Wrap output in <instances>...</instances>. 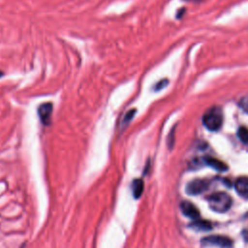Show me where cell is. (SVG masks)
I'll use <instances>...</instances> for the list:
<instances>
[{
  "label": "cell",
  "mask_w": 248,
  "mask_h": 248,
  "mask_svg": "<svg viewBox=\"0 0 248 248\" xmlns=\"http://www.w3.org/2000/svg\"><path fill=\"white\" fill-rule=\"evenodd\" d=\"M208 201V205L209 207L219 213H223L228 211L232 203V200L231 196L225 192H218V193H213L210 195L207 199Z\"/></svg>",
  "instance_id": "6da1fadb"
},
{
  "label": "cell",
  "mask_w": 248,
  "mask_h": 248,
  "mask_svg": "<svg viewBox=\"0 0 248 248\" xmlns=\"http://www.w3.org/2000/svg\"><path fill=\"white\" fill-rule=\"evenodd\" d=\"M223 111L219 107H212L202 116V123L209 131H217L223 124Z\"/></svg>",
  "instance_id": "7a4b0ae2"
},
{
  "label": "cell",
  "mask_w": 248,
  "mask_h": 248,
  "mask_svg": "<svg viewBox=\"0 0 248 248\" xmlns=\"http://www.w3.org/2000/svg\"><path fill=\"white\" fill-rule=\"evenodd\" d=\"M209 187V183L205 179H194L190 181L186 186V192L189 195H199L206 191Z\"/></svg>",
  "instance_id": "3957f363"
},
{
  "label": "cell",
  "mask_w": 248,
  "mask_h": 248,
  "mask_svg": "<svg viewBox=\"0 0 248 248\" xmlns=\"http://www.w3.org/2000/svg\"><path fill=\"white\" fill-rule=\"evenodd\" d=\"M52 109L53 106L52 103L46 102L44 104H41L38 108V116L42 122V124L47 126L51 122V116H52Z\"/></svg>",
  "instance_id": "277c9868"
},
{
  "label": "cell",
  "mask_w": 248,
  "mask_h": 248,
  "mask_svg": "<svg viewBox=\"0 0 248 248\" xmlns=\"http://www.w3.org/2000/svg\"><path fill=\"white\" fill-rule=\"evenodd\" d=\"M202 244L204 245H215L223 248L230 247L232 245V240L224 235H209L202 239Z\"/></svg>",
  "instance_id": "5b68a950"
},
{
  "label": "cell",
  "mask_w": 248,
  "mask_h": 248,
  "mask_svg": "<svg viewBox=\"0 0 248 248\" xmlns=\"http://www.w3.org/2000/svg\"><path fill=\"white\" fill-rule=\"evenodd\" d=\"M180 209L185 216L191 219H199L200 217L199 209L190 202H187V201L182 202L180 203Z\"/></svg>",
  "instance_id": "8992f818"
},
{
  "label": "cell",
  "mask_w": 248,
  "mask_h": 248,
  "mask_svg": "<svg viewBox=\"0 0 248 248\" xmlns=\"http://www.w3.org/2000/svg\"><path fill=\"white\" fill-rule=\"evenodd\" d=\"M234 189L240 197L248 199V177L242 176L237 178L234 183Z\"/></svg>",
  "instance_id": "52a82bcc"
},
{
  "label": "cell",
  "mask_w": 248,
  "mask_h": 248,
  "mask_svg": "<svg viewBox=\"0 0 248 248\" xmlns=\"http://www.w3.org/2000/svg\"><path fill=\"white\" fill-rule=\"evenodd\" d=\"M204 163L207 166H209L212 169L219 170V171H226L228 170V166L224 162H222L216 158H213V157H205Z\"/></svg>",
  "instance_id": "ba28073f"
},
{
  "label": "cell",
  "mask_w": 248,
  "mask_h": 248,
  "mask_svg": "<svg viewBox=\"0 0 248 248\" xmlns=\"http://www.w3.org/2000/svg\"><path fill=\"white\" fill-rule=\"evenodd\" d=\"M144 189V183L143 180L141 178H137L132 182V192H133V196L136 199H139Z\"/></svg>",
  "instance_id": "9c48e42d"
},
{
  "label": "cell",
  "mask_w": 248,
  "mask_h": 248,
  "mask_svg": "<svg viewBox=\"0 0 248 248\" xmlns=\"http://www.w3.org/2000/svg\"><path fill=\"white\" fill-rule=\"evenodd\" d=\"M191 229L196 230V231H202V232H206V231H210L212 229L211 223L205 220H197L193 223L190 224L189 226Z\"/></svg>",
  "instance_id": "30bf717a"
},
{
  "label": "cell",
  "mask_w": 248,
  "mask_h": 248,
  "mask_svg": "<svg viewBox=\"0 0 248 248\" xmlns=\"http://www.w3.org/2000/svg\"><path fill=\"white\" fill-rule=\"evenodd\" d=\"M136 112H137V109H136V108H131V109H129V110L124 114V116H123V118H122V120H121V123H120V128H121L122 130H124V129L130 124V122H131V120L134 118Z\"/></svg>",
  "instance_id": "8fae6325"
},
{
  "label": "cell",
  "mask_w": 248,
  "mask_h": 248,
  "mask_svg": "<svg viewBox=\"0 0 248 248\" xmlns=\"http://www.w3.org/2000/svg\"><path fill=\"white\" fill-rule=\"evenodd\" d=\"M237 137L243 143H248V129L246 127H240L237 131Z\"/></svg>",
  "instance_id": "7c38bea8"
},
{
  "label": "cell",
  "mask_w": 248,
  "mask_h": 248,
  "mask_svg": "<svg viewBox=\"0 0 248 248\" xmlns=\"http://www.w3.org/2000/svg\"><path fill=\"white\" fill-rule=\"evenodd\" d=\"M168 84H169V80H168L167 78H164V79L159 80V81L153 86V89H154L155 91H159V90L163 89L164 87H166Z\"/></svg>",
  "instance_id": "4fadbf2b"
},
{
  "label": "cell",
  "mask_w": 248,
  "mask_h": 248,
  "mask_svg": "<svg viewBox=\"0 0 248 248\" xmlns=\"http://www.w3.org/2000/svg\"><path fill=\"white\" fill-rule=\"evenodd\" d=\"M173 134H174V128L170 131V135H169V138H168V145L170 148L172 147L173 145Z\"/></svg>",
  "instance_id": "5bb4252c"
},
{
  "label": "cell",
  "mask_w": 248,
  "mask_h": 248,
  "mask_svg": "<svg viewBox=\"0 0 248 248\" xmlns=\"http://www.w3.org/2000/svg\"><path fill=\"white\" fill-rule=\"evenodd\" d=\"M239 106L244 109V110H248V98H244L240 101Z\"/></svg>",
  "instance_id": "9a60e30c"
},
{
  "label": "cell",
  "mask_w": 248,
  "mask_h": 248,
  "mask_svg": "<svg viewBox=\"0 0 248 248\" xmlns=\"http://www.w3.org/2000/svg\"><path fill=\"white\" fill-rule=\"evenodd\" d=\"M3 75H4V74H3V73H2V72H0V78H1V77H2V76H3Z\"/></svg>",
  "instance_id": "2e32d148"
}]
</instances>
